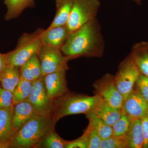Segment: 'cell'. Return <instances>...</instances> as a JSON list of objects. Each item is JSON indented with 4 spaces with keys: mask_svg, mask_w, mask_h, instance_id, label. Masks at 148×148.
I'll return each instance as SVG.
<instances>
[{
    "mask_svg": "<svg viewBox=\"0 0 148 148\" xmlns=\"http://www.w3.org/2000/svg\"><path fill=\"white\" fill-rule=\"evenodd\" d=\"M141 73L148 77V42L135 44L130 53Z\"/></svg>",
    "mask_w": 148,
    "mask_h": 148,
    "instance_id": "9a60e30c",
    "label": "cell"
},
{
    "mask_svg": "<svg viewBox=\"0 0 148 148\" xmlns=\"http://www.w3.org/2000/svg\"><path fill=\"white\" fill-rule=\"evenodd\" d=\"M41 30L33 34H24L20 37L16 49L6 54L7 65L19 68L30 58L38 54L42 43L40 38Z\"/></svg>",
    "mask_w": 148,
    "mask_h": 148,
    "instance_id": "277c9868",
    "label": "cell"
},
{
    "mask_svg": "<svg viewBox=\"0 0 148 148\" xmlns=\"http://www.w3.org/2000/svg\"><path fill=\"white\" fill-rule=\"evenodd\" d=\"M131 121H132L127 115L122 112V114L119 119L112 126V136L121 137L127 135L131 125Z\"/></svg>",
    "mask_w": 148,
    "mask_h": 148,
    "instance_id": "d4e9b609",
    "label": "cell"
},
{
    "mask_svg": "<svg viewBox=\"0 0 148 148\" xmlns=\"http://www.w3.org/2000/svg\"><path fill=\"white\" fill-rule=\"evenodd\" d=\"M33 83L21 78L13 92L14 106L17 103L27 101L32 92Z\"/></svg>",
    "mask_w": 148,
    "mask_h": 148,
    "instance_id": "cb8c5ba5",
    "label": "cell"
},
{
    "mask_svg": "<svg viewBox=\"0 0 148 148\" xmlns=\"http://www.w3.org/2000/svg\"><path fill=\"white\" fill-rule=\"evenodd\" d=\"M93 112L97 116L111 126L119 119L122 114L121 109L112 107L103 100Z\"/></svg>",
    "mask_w": 148,
    "mask_h": 148,
    "instance_id": "e0dca14e",
    "label": "cell"
},
{
    "mask_svg": "<svg viewBox=\"0 0 148 148\" xmlns=\"http://www.w3.org/2000/svg\"><path fill=\"white\" fill-rule=\"evenodd\" d=\"M126 137L127 148H143L144 138L141 119H136L131 121Z\"/></svg>",
    "mask_w": 148,
    "mask_h": 148,
    "instance_id": "d6986e66",
    "label": "cell"
},
{
    "mask_svg": "<svg viewBox=\"0 0 148 148\" xmlns=\"http://www.w3.org/2000/svg\"><path fill=\"white\" fill-rule=\"evenodd\" d=\"M10 147V141L0 140V148H8Z\"/></svg>",
    "mask_w": 148,
    "mask_h": 148,
    "instance_id": "d6a6232c",
    "label": "cell"
},
{
    "mask_svg": "<svg viewBox=\"0 0 148 148\" xmlns=\"http://www.w3.org/2000/svg\"><path fill=\"white\" fill-rule=\"evenodd\" d=\"M71 33L67 25L58 26L41 30L40 38L42 44L61 49Z\"/></svg>",
    "mask_w": 148,
    "mask_h": 148,
    "instance_id": "7c38bea8",
    "label": "cell"
},
{
    "mask_svg": "<svg viewBox=\"0 0 148 148\" xmlns=\"http://www.w3.org/2000/svg\"><path fill=\"white\" fill-rule=\"evenodd\" d=\"M7 65L5 54L0 53V77Z\"/></svg>",
    "mask_w": 148,
    "mask_h": 148,
    "instance_id": "1f68e13d",
    "label": "cell"
},
{
    "mask_svg": "<svg viewBox=\"0 0 148 148\" xmlns=\"http://www.w3.org/2000/svg\"><path fill=\"white\" fill-rule=\"evenodd\" d=\"M100 6V0H74L66 24L71 33L96 18Z\"/></svg>",
    "mask_w": 148,
    "mask_h": 148,
    "instance_id": "5b68a950",
    "label": "cell"
},
{
    "mask_svg": "<svg viewBox=\"0 0 148 148\" xmlns=\"http://www.w3.org/2000/svg\"><path fill=\"white\" fill-rule=\"evenodd\" d=\"M89 119V125L98 132L103 140L110 138L112 136V126L106 123L94 112L86 115Z\"/></svg>",
    "mask_w": 148,
    "mask_h": 148,
    "instance_id": "603a6c76",
    "label": "cell"
},
{
    "mask_svg": "<svg viewBox=\"0 0 148 148\" xmlns=\"http://www.w3.org/2000/svg\"><path fill=\"white\" fill-rule=\"evenodd\" d=\"M94 88L96 95L114 108L121 109L124 99L118 90L114 77L107 74L95 83Z\"/></svg>",
    "mask_w": 148,
    "mask_h": 148,
    "instance_id": "ba28073f",
    "label": "cell"
},
{
    "mask_svg": "<svg viewBox=\"0 0 148 148\" xmlns=\"http://www.w3.org/2000/svg\"><path fill=\"white\" fill-rule=\"evenodd\" d=\"M131 1L135 2V3H136L137 4L139 5H141V4H142V0H131Z\"/></svg>",
    "mask_w": 148,
    "mask_h": 148,
    "instance_id": "836d02e7",
    "label": "cell"
},
{
    "mask_svg": "<svg viewBox=\"0 0 148 148\" xmlns=\"http://www.w3.org/2000/svg\"><path fill=\"white\" fill-rule=\"evenodd\" d=\"M135 85L137 90L148 103V77L140 74Z\"/></svg>",
    "mask_w": 148,
    "mask_h": 148,
    "instance_id": "f1b7e54d",
    "label": "cell"
},
{
    "mask_svg": "<svg viewBox=\"0 0 148 148\" xmlns=\"http://www.w3.org/2000/svg\"><path fill=\"white\" fill-rule=\"evenodd\" d=\"M13 92L0 86V109L13 107Z\"/></svg>",
    "mask_w": 148,
    "mask_h": 148,
    "instance_id": "4316f807",
    "label": "cell"
},
{
    "mask_svg": "<svg viewBox=\"0 0 148 148\" xmlns=\"http://www.w3.org/2000/svg\"><path fill=\"white\" fill-rule=\"evenodd\" d=\"M67 69H63L44 76L46 89L51 100L53 101L69 92L66 79Z\"/></svg>",
    "mask_w": 148,
    "mask_h": 148,
    "instance_id": "8fae6325",
    "label": "cell"
},
{
    "mask_svg": "<svg viewBox=\"0 0 148 148\" xmlns=\"http://www.w3.org/2000/svg\"><path fill=\"white\" fill-rule=\"evenodd\" d=\"M38 56L44 76L63 69H68L67 63L70 59L63 55L61 49L42 44Z\"/></svg>",
    "mask_w": 148,
    "mask_h": 148,
    "instance_id": "52a82bcc",
    "label": "cell"
},
{
    "mask_svg": "<svg viewBox=\"0 0 148 148\" xmlns=\"http://www.w3.org/2000/svg\"><path fill=\"white\" fill-rule=\"evenodd\" d=\"M141 74L130 54L120 65L114 80L124 100L134 90Z\"/></svg>",
    "mask_w": 148,
    "mask_h": 148,
    "instance_id": "8992f818",
    "label": "cell"
},
{
    "mask_svg": "<svg viewBox=\"0 0 148 148\" xmlns=\"http://www.w3.org/2000/svg\"><path fill=\"white\" fill-rule=\"evenodd\" d=\"M68 141H65L57 134L55 129L50 130L35 146V148H66Z\"/></svg>",
    "mask_w": 148,
    "mask_h": 148,
    "instance_id": "44dd1931",
    "label": "cell"
},
{
    "mask_svg": "<svg viewBox=\"0 0 148 148\" xmlns=\"http://www.w3.org/2000/svg\"><path fill=\"white\" fill-rule=\"evenodd\" d=\"M73 2L74 0H56V13L52 23L48 29L67 24Z\"/></svg>",
    "mask_w": 148,
    "mask_h": 148,
    "instance_id": "ac0fdd59",
    "label": "cell"
},
{
    "mask_svg": "<svg viewBox=\"0 0 148 148\" xmlns=\"http://www.w3.org/2000/svg\"><path fill=\"white\" fill-rule=\"evenodd\" d=\"M141 121L144 138L143 148H148V115L142 118Z\"/></svg>",
    "mask_w": 148,
    "mask_h": 148,
    "instance_id": "4dcf8cb0",
    "label": "cell"
},
{
    "mask_svg": "<svg viewBox=\"0 0 148 148\" xmlns=\"http://www.w3.org/2000/svg\"><path fill=\"white\" fill-rule=\"evenodd\" d=\"M20 79L18 68L7 65L0 77V86L13 92Z\"/></svg>",
    "mask_w": 148,
    "mask_h": 148,
    "instance_id": "ffe728a7",
    "label": "cell"
},
{
    "mask_svg": "<svg viewBox=\"0 0 148 148\" xmlns=\"http://www.w3.org/2000/svg\"><path fill=\"white\" fill-rule=\"evenodd\" d=\"M38 114L28 101H23L14 105L12 123L15 133Z\"/></svg>",
    "mask_w": 148,
    "mask_h": 148,
    "instance_id": "4fadbf2b",
    "label": "cell"
},
{
    "mask_svg": "<svg viewBox=\"0 0 148 148\" xmlns=\"http://www.w3.org/2000/svg\"><path fill=\"white\" fill-rule=\"evenodd\" d=\"M7 8L6 19H10L19 15L24 9L32 6L34 0H4Z\"/></svg>",
    "mask_w": 148,
    "mask_h": 148,
    "instance_id": "7402d4cb",
    "label": "cell"
},
{
    "mask_svg": "<svg viewBox=\"0 0 148 148\" xmlns=\"http://www.w3.org/2000/svg\"><path fill=\"white\" fill-rule=\"evenodd\" d=\"M121 110L131 121L141 119L148 115V103L138 90L134 89L124 99Z\"/></svg>",
    "mask_w": 148,
    "mask_h": 148,
    "instance_id": "30bf717a",
    "label": "cell"
},
{
    "mask_svg": "<svg viewBox=\"0 0 148 148\" xmlns=\"http://www.w3.org/2000/svg\"><path fill=\"white\" fill-rule=\"evenodd\" d=\"M88 148H101L103 139L95 129L88 125Z\"/></svg>",
    "mask_w": 148,
    "mask_h": 148,
    "instance_id": "83f0119b",
    "label": "cell"
},
{
    "mask_svg": "<svg viewBox=\"0 0 148 148\" xmlns=\"http://www.w3.org/2000/svg\"><path fill=\"white\" fill-rule=\"evenodd\" d=\"M27 101L38 113L51 116L53 109V101L48 96L44 76L33 83L32 92Z\"/></svg>",
    "mask_w": 148,
    "mask_h": 148,
    "instance_id": "9c48e42d",
    "label": "cell"
},
{
    "mask_svg": "<svg viewBox=\"0 0 148 148\" xmlns=\"http://www.w3.org/2000/svg\"><path fill=\"white\" fill-rule=\"evenodd\" d=\"M127 148L126 135L121 137L112 136L102 140L101 148Z\"/></svg>",
    "mask_w": 148,
    "mask_h": 148,
    "instance_id": "484cf974",
    "label": "cell"
},
{
    "mask_svg": "<svg viewBox=\"0 0 148 148\" xmlns=\"http://www.w3.org/2000/svg\"><path fill=\"white\" fill-rule=\"evenodd\" d=\"M96 95L89 96L80 94H71L69 92L53 101L52 117L58 121L62 118L71 115H86L94 110L102 101Z\"/></svg>",
    "mask_w": 148,
    "mask_h": 148,
    "instance_id": "3957f363",
    "label": "cell"
},
{
    "mask_svg": "<svg viewBox=\"0 0 148 148\" xmlns=\"http://www.w3.org/2000/svg\"><path fill=\"white\" fill-rule=\"evenodd\" d=\"M14 106L0 109V140L10 141L16 133L12 123Z\"/></svg>",
    "mask_w": 148,
    "mask_h": 148,
    "instance_id": "2e32d148",
    "label": "cell"
},
{
    "mask_svg": "<svg viewBox=\"0 0 148 148\" xmlns=\"http://www.w3.org/2000/svg\"><path fill=\"white\" fill-rule=\"evenodd\" d=\"M56 122L52 116H35L14 135L10 148H34L47 133L55 129Z\"/></svg>",
    "mask_w": 148,
    "mask_h": 148,
    "instance_id": "7a4b0ae2",
    "label": "cell"
},
{
    "mask_svg": "<svg viewBox=\"0 0 148 148\" xmlns=\"http://www.w3.org/2000/svg\"><path fill=\"white\" fill-rule=\"evenodd\" d=\"M20 73L21 78L32 83L44 76L38 54L32 56L20 67Z\"/></svg>",
    "mask_w": 148,
    "mask_h": 148,
    "instance_id": "5bb4252c",
    "label": "cell"
},
{
    "mask_svg": "<svg viewBox=\"0 0 148 148\" xmlns=\"http://www.w3.org/2000/svg\"></svg>",
    "mask_w": 148,
    "mask_h": 148,
    "instance_id": "e575fe53",
    "label": "cell"
},
{
    "mask_svg": "<svg viewBox=\"0 0 148 148\" xmlns=\"http://www.w3.org/2000/svg\"><path fill=\"white\" fill-rule=\"evenodd\" d=\"M88 130L87 128L80 138L74 141L69 142L66 148H88Z\"/></svg>",
    "mask_w": 148,
    "mask_h": 148,
    "instance_id": "f546056e",
    "label": "cell"
},
{
    "mask_svg": "<svg viewBox=\"0 0 148 148\" xmlns=\"http://www.w3.org/2000/svg\"><path fill=\"white\" fill-rule=\"evenodd\" d=\"M105 47L101 26L95 18L71 33L61 50L71 60L81 56L100 57Z\"/></svg>",
    "mask_w": 148,
    "mask_h": 148,
    "instance_id": "6da1fadb",
    "label": "cell"
}]
</instances>
